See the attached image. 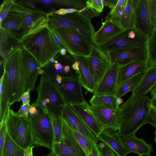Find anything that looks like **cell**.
Here are the masks:
<instances>
[{"label": "cell", "mask_w": 156, "mask_h": 156, "mask_svg": "<svg viewBox=\"0 0 156 156\" xmlns=\"http://www.w3.org/2000/svg\"><path fill=\"white\" fill-rule=\"evenodd\" d=\"M151 107V99L146 94L129 98L119 107L121 117L118 134L123 137L135 135L138 130L147 124Z\"/></svg>", "instance_id": "cell-1"}, {"label": "cell", "mask_w": 156, "mask_h": 156, "mask_svg": "<svg viewBox=\"0 0 156 156\" xmlns=\"http://www.w3.org/2000/svg\"><path fill=\"white\" fill-rule=\"evenodd\" d=\"M33 4L30 0H14L7 17L18 23L20 40L48 26V14L36 9Z\"/></svg>", "instance_id": "cell-2"}, {"label": "cell", "mask_w": 156, "mask_h": 156, "mask_svg": "<svg viewBox=\"0 0 156 156\" xmlns=\"http://www.w3.org/2000/svg\"><path fill=\"white\" fill-rule=\"evenodd\" d=\"M18 43L33 56L41 68L48 64L61 49L54 40L48 26L25 37Z\"/></svg>", "instance_id": "cell-3"}, {"label": "cell", "mask_w": 156, "mask_h": 156, "mask_svg": "<svg viewBox=\"0 0 156 156\" xmlns=\"http://www.w3.org/2000/svg\"><path fill=\"white\" fill-rule=\"evenodd\" d=\"M23 48L17 47L10 51L3 61V70L7 74L10 105L20 102L25 92L22 68V59Z\"/></svg>", "instance_id": "cell-4"}, {"label": "cell", "mask_w": 156, "mask_h": 156, "mask_svg": "<svg viewBox=\"0 0 156 156\" xmlns=\"http://www.w3.org/2000/svg\"><path fill=\"white\" fill-rule=\"evenodd\" d=\"M36 90L38 97L33 104L41 107L51 117L61 118L66 104L55 81L41 76Z\"/></svg>", "instance_id": "cell-5"}, {"label": "cell", "mask_w": 156, "mask_h": 156, "mask_svg": "<svg viewBox=\"0 0 156 156\" xmlns=\"http://www.w3.org/2000/svg\"><path fill=\"white\" fill-rule=\"evenodd\" d=\"M49 18L48 26L51 29L62 27L77 33L91 45H94V27L91 20L77 12L60 15L50 12L48 13Z\"/></svg>", "instance_id": "cell-6"}, {"label": "cell", "mask_w": 156, "mask_h": 156, "mask_svg": "<svg viewBox=\"0 0 156 156\" xmlns=\"http://www.w3.org/2000/svg\"><path fill=\"white\" fill-rule=\"evenodd\" d=\"M35 106L38 110L37 113L34 115H28L27 117L31 126L35 144L53 151L54 135L51 117L41 107Z\"/></svg>", "instance_id": "cell-7"}, {"label": "cell", "mask_w": 156, "mask_h": 156, "mask_svg": "<svg viewBox=\"0 0 156 156\" xmlns=\"http://www.w3.org/2000/svg\"><path fill=\"white\" fill-rule=\"evenodd\" d=\"M7 132L11 139L25 150L35 144L31 126L27 118L18 116L9 109L6 121Z\"/></svg>", "instance_id": "cell-8"}, {"label": "cell", "mask_w": 156, "mask_h": 156, "mask_svg": "<svg viewBox=\"0 0 156 156\" xmlns=\"http://www.w3.org/2000/svg\"><path fill=\"white\" fill-rule=\"evenodd\" d=\"M65 48L72 56L87 57L90 55L92 45L80 34L70 29L62 27L53 29Z\"/></svg>", "instance_id": "cell-9"}, {"label": "cell", "mask_w": 156, "mask_h": 156, "mask_svg": "<svg viewBox=\"0 0 156 156\" xmlns=\"http://www.w3.org/2000/svg\"><path fill=\"white\" fill-rule=\"evenodd\" d=\"M63 137L54 143L53 151L57 156H87L76 140L73 130L62 117Z\"/></svg>", "instance_id": "cell-10"}, {"label": "cell", "mask_w": 156, "mask_h": 156, "mask_svg": "<svg viewBox=\"0 0 156 156\" xmlns=\"http://www.w3.org/2000/svg\"><path fill=\"white\" fill-rule=\"evenodd\" d=\"M110 64L117 63L120 66L134 61H147L146 47H131L114 50L107 53Z\"/></svg>", "instance_id": "cell-11"}, {"label": "cell", "mask_w": 156, "mask_h": 156, "mask_svg": "<svg viewBox=\"0 0 156 156\" xmlns=\"http://www.w3.org/2000/svg\"><path fill=\"white\" fill-rule=\"evenodd\" d=\"M129 29L123 30L105 42L95 45L106 53L119 48L131 47H146L147 38L142 37L132 39L129 37L128 36Z\"/></svg>", "instance_id": "cell-12"}, {"label": "cell", "mask_w": 156, "mask_h": 156, "mask_svg": "<svg viewBox=\"0 0 156 156\" xmlns=\"http://www.w3.org/2000/svg\"><path fill=\"white\" fill-rule=\"evenodd\" d=\"M86 58L91 73L97 85L110 65L109 58L106 53L94 44L92 46L90 55Z\"/></svg>", "instance_id": "cell-13"}, {"label": "cell", "mask_w": 156, "mask_h": 156, "mask_svg": "<svg viewBox=\"0 0 156 156\" xmlns=\"http://www.w3.org/2000/svg\"><path fill=\"white\" fill-rule=\"evenodd\" d=\"M21 65L25 92L32 91L34 89L35 83L41 67L33 56L24 49Z\"/></svg>", "instance_id": "cell-14"}, {"label": "cell", "mask_w": 156, "mask_h": 156, "mask_svg": "<svg viewBox=\"0 0 156 156\" xmlns=\"http://www.w3.org/2000/svg\"><path fill=\"white\" fill-rule=\"evenodd\" d=\"M75 61L73 56L65 55L60 60H55L54 63H49L41 68L39 71V75L52 80L57 76L68 78L72 65Z\"/></svg>", "instance_id": "cell-15"}, {"label": "cell", "mask_w": 156, "mask_h": 156, "mask_svg": "<svg viewBox=\"0 0 156 156\" xmlns=\"http://www.w3.org/2000/svg\"><path fill=\"white\" fill-rule=\"evenodd\" d=\"M120 66L117 63L110 64L102 77L97 85L94 95H113L116 96Z\"/></svg>", "instance_id": "cell-16"}, {"label": "cell", "mask_w": 156, "mask_h": 156, "mask_svg": "<svg viewBox=\"0 0 156 156\" xmlns=\"http://www.w3.org/2000/svg\"><path fill=\"white\" fill-rule=\"evenodd\" d=\"M133 28L147 39L153 29L151 21L148 0H137L135 9Z\"/></svg>", "instance_id": "cell-17"}, {"label": "cell", "mask_w": 156, "mask_h": 156, "mask_svg": "<svg viewBox=\"0 0 156 156\" xmlns=\"http://www.w3.org/2000/svg\"><path fill=\"white\" fill-rule=\"evenodd\" d=\"M55 83L66 104H81L85 100L78 79L62 78L60 83Z\"/></svg>", "instance_id": "cell-18"}, {"label": "cell", "mask_w": 156, "mask_h": 156, "mask_svg": "<svg viewBox=\"0 0 156 156\" xmlns=\"http://www.w3.org/2000/svg\"><path fill=\"white\" fill-rule=\"evenodd\" d=\"M62 117L73 130L79 132L89 139L98 143L97 137L69 104H66L64 107Z\"/></svg>", "instance_id": "cell-19"}, {"label": "cell", "mask_w": 156, "mask_h": 156, "mask_svg": "<svg viewBox=\"0 0 156 156\" xmlns=\"http://www.w3.org/2000/svg\"><path fill=\"white\" fill-rule=\"evenodd\" d=\"M69 105L98 137L104 129V127L96 116L87 101L85 100L81 104Z\"/></svg>", "instance_id": "cell-20"}, {"label": "cell", "mask_w": 156, "mask_h": 156, "mask_svg": "<svg viewBox=\"0 0 156 156\" xmlns=\"http://www.w3.org/2000/svg\"><path fill=\"white\" fill-rule=\"evenodd\" d=\"M90 107L104 128H109L118 131L121 117L119 108L114 109L91 105Z\"/></svg>", "instance_id": "cell-21"}, {"label": "cell", "mask_w": 156, "mask_h": 156, "mask_svg": "<svg viewBox=\"0 0 156 156\" xmlns=\"http://www.w3.org/2000/svg\"><path fill=\"white\" fill-rule=\"evenodd\" d=\"M121 137L117 131L104 128L97 138L98 141L103 142L111 148L116 156H126L130 152L122 142Z\"/></svg>", "instance_id": "cell-22"}, {"label": "cell", "mask_w": 156, "mask_h": 156, "mask_svg": "<svg viewBox=\"0 0 156 156\" xmlns=\"http://www.w3.org/2000/svg\"><path fill=\"white\" fill-rule=\"evenodd\" d=\"M34 3H38L47 5H55L63 8L74 9L78 10L80 13L91 20L95 17L96 12L88 8L86 5V1L82 0H30Z\"/></svg>", "instance_id": "cell-23"}, {"label": "cell", "mask_w": 156, "mask_h": 156, "mask_svg": "<svg viewBox=\"0 0 156 156\" xmlns=\"http://www.w3.org/2000/svg\"><path fill=\"white\" fill-rule=\"evenodd\" d=\"M149 67L147 61H134L120 66L117 88L134 76L144 73Z\"/></svg>", "instance_id": "cell-24"}, {"label": "cell", "mask_w": 156, "mask_h": 156, "mask_svg": "<svg viewBox=\"0 0 156 156\" xmlns=\"http://www.w3.org/2000/svg\"><path fill=\"white\" fill-rule=\"evenodd\" d=\"M121 140L130 153H135L138 156H151L154 151L152 145L147 143L143 138H139L135 135L121 137Z\"/></svg>", "instance_id": "cell-25"}, {"label": "cell", "mask_w": 156, "mask_h": 156, "mask_svg": "<svg viewBox=\"0 0 156 156\" xmlns=\"http://www.w3.org/2000/svg\"><path fill=\"white\" fill-rule=\"evenodd\" d=\"M75 61L79 65L78 80L82 86L93 94L97 86L91 73L85 57L74 55Z\"/></svg>", "instance_id": "cell-26"}, {"label": "cell", "mask_w": 156, "mask_h": 156, "mask_svg": "<svg viewBox=\"0 0 156 156\" xmlns=\"http://www.w3.org/2000/svg\"><path fill=\"white\" fill-rule=\"evenodd\" d=\"M123 30L119 25L106 18L100 28L94 34V44H101Z\"/></svg>", "instance_id": "cell-27"}, {"label": "cell", "mask_w": 156, "mask_h": 156, "mask_svg": "<svg viewBox=\"0 0 156 156\" xmlns=\"http://www.w3.org/2000/svg\"><path fill=\"white\" fill-rule=\"evenodd\" d=\"M156 85V66L149 67L144 73L143 77L131 97L136 98L150 92Z\"/></svg>", "instance_id": "cell-28"}, {"label": "cell", "mask_w": 156, "mask_h": 156, "mask_svg": "<svg viewBox=\"0 0 156 156\" xmlns=\"http://www.w3.org/2000/svg\"><path fill=\"white\" fill-rule=\"evenodd\" d=\"M0 125L6 118L10 109L9 95L8 76L6 72H3L0 79Z\"/></svg>", "instance_id": "cell-29"}, {"label": "cell", "mask_w": 156, "mask_h": 156, "mask_svg": "<svg viewBox=\"0 0 156 156\" xmlns=\"http://www.w3.org/2000/svg\"><path fill=\"white\" fill-rule=\"evenodd\" d=\"M137 0H127L126 5L119 21L123 30L133 27L135 9Z\"/></svg>", "instance_id": "cell-30"}, {"label": "cell", "mask_w": 156, "mask_h": 156, "mask_svg": "<svg viewBox=\"0 0 156 156\" xmlns=\"http://www.w3.org/2000/svg\"><path fill=\"white\" fill-rule=\"evenodd\" d=\"M115 97L113 95H93L89 102L91 106L117 109L119 106L115 101Z\"/></svg>", "instance_id": "cell-31"}, {"label": "cell", "mask_w": 156, "mask_h": 156, "mask_svg": "<svg viewBox=\"0 0 156 156\" xmlns=\"http://www.w3.org/2000/svg\"><path fill=\"white\" fill-rule=\"evenodd\" d=\"M146 48L147 63L149 67L156 66V27L147 39Z\"/></svg>", "instance_id": "cell-32"}, {"label": "cell", "mask_w": 156, "mask_h": 156, "mask_svg": "<svg viewBox=\"0 0 156 156\" xmlns=\"http://www.w3.org/2000/svg\"><path fill=\"white\" fill-rule=\"evenodd\" d=\"M25 150L14 142L6 132L3 156H24Z\"/></svg>", "instance_id": "cell-33"}, {"label": "cell", "mask_w": 156, "mask_h": 156, "mask_svg": "<svg viewBox=\"0 0 156 156\" xmlns=\"http://www.w3.org/2000/svg\"><path fill=\"white\" fill-rule=\"evenodd\" d=\"M143 75L144 73L137 75L118 87L116 97L122 98L128 92H133L140 82Z\"/></svg>", "instance_id": "cell-34"}, {"label": "cell", "mask_w": 156, "mask_h": 156, "mask_svg": "<svg viewBox=\"0 0 156 156\" xmlns=\"http://www.w3.org/2000/svg\"><path fill=\"white\" fill-rule=\"evenodd\" d=\"M127 0H118L116 6L108 13L106 18L118 25L119 20L127 3Z\"/></svg>", "instance_id": "cell-35"}, {"label": "cell", "mask_w": 156, "mask_h": 156, "mask_svg": "<svg viewBox=\"0 0 156 156\" xmlns=\"http://www.w3.org/2000/svg\"><path fill=\"white\" fill-rule=\"evenodd\" d=\"M73 131L76 140L87 156L91 151V140L79 132L73 130Z\"/></svg>", "instance_id": "cell-36"}, {"label": "cell", "mask_w": 156, "mask_h": 156, "mask_svg": "<svg viewBox=\"0 0 156 156\" xmlns=\"http://www.w3.org/2000/svg\"><path fill=\"white\" fill-rule=\"evenodd\" d=\"M51 117L54 135V143L60 142L63 137L62 116L59 119Z\"/></svg>", "instance_id": "cell-37"}, {"label": "cell", "mask_w": 156, "mask_h": 156, "mask_svg": "<svg viewBox=\"0 0 156 156\" xmlns=\"http://www.w3.org/2000/svg\"><path fill=\"white\" fill-rule=\"evenodd\" d=\"M14 2V0H4L0 5V25L7 16Z\"/></svg>", "instance_id": "cell-38"}, {"label": "cell", "mask_w": 156, "mask_h": 156, "mask_svg": "<svg viewBox=\"0 0 156 156\" xmlns=\"http://www.w3.org/2000/svg\"><path fill=\"white\" fill-rule=\"evenodd\" d=\"M150 16L153 30L156 27V0H148Z\"/></svg>", "instance_id": "cell-39"}, {"label": "cell", "mask_w": 156, "mask_h": 156, "mask_svg": "<svg viewBox=\"0 0 156 156\" xmlns=\"http://www.w3.org/2000/svg\"><path fill=\"white\" fill-rule=\"evenodd\" d=\"M86 5L88 8L98 13L102 12L104 8L102 0H87Z\"/></svg>", "instance_id": "cell-40"}, {"label": "cell", "mask_w": 156, "mask_h": 156, "mask_svg": "<svg viewBox=\"0 0 156 156\" xmlns=\"http://www.w3.org/2000/svg\"><path fill=\"white\" fill-rule=\"evenodd\" d=\"M7 117L3 123L0 125V156H3L5 136L7 132Z\"/></svg>", "instance_id": "cell-41"}, {"label": "cell", "mask_w": 156, "mask_h": 156, "mask_svg": "<svg viewBox=\"0 0 156 156\" xmlns=\"http://www.w3.org/2000/svg\"><path fill=\"white\" fill-rule=\"evenodd\" d=\"M98 146L102 156H115L113 150L103 142L98 143Z\"/></svg>", "instance_id": "cell-42"}, {"label": "cell", "mask_w": 156, "mask_h": 156, "mask_svg": "<svg viewBox=\"0 0 156 156\" xmlns=\"http://www.w3.org/2000/svg\"><path fill=\"white\" fill-rule=\"evenodd\" d=\"M147 123L156 128V108L151 106L148 115Z\"/></svg>", "instance_id": "cell-43"}, {"label": "cell", "mask_w": 156, "mask_h": 156, "mask_svg": "<svg viewBox=\"0 0 156 156\" xmlns=\"http://www.w3.org/2000/svg\"><path fill=\"white\" fill-rule=\"evenodd\" d=\"M31 106L29 103L21 105L19 110L16 112L17 115L20 117L27 118Z\"/></svg>", "instance_id": "cell-44"}, {"label": "cell", "mask_w": 156, "mask_h": 156, "mask_svg": "<svg viewBox=\"0 0 156 156\" xmlns=\"http://www.w3.org/2000/svg\"><path fill=\"white\" fill-rule=\"evenodd\" d=\"M91 143V151L87 156H102L99 148L98 143L92 140Z\"/></svg>", "instance_id": "cell-45"}, {"label": "cell", "mask_w": 156, "mask_h": 156, "mask_svg": "<svg viewBox=\"0 0 156 156\" xmlns=\"http://www.w3.org/2000/svg\"><path fill=\"white\" fill-rule=\"evenodd\" d=\"M75 12H77L80 13V12L76 9L66 8H62L57 11L51 12L50 13L60 15H63Z\"/></svg>", "instance_id": "cell-46"}, {"label": "cell", "mask_w": 156, "mask_h": 156, "mask_svg": "<svg viewBox=\"0 0 156 156\" xmlns=\"http://www.w3.org/2000/svg\"><path fill=\"white\" fill-rule=\"evenodd\" d=\"M118 0H102L104 6H107L112 9L116 5Z\"/></svg>", "instance_id": "cell-47"}, {"label": "cell", "mask_w": 156, "mask_h": 156, "mask_svg": "<svg viewBox=\"0 0 156 156\" xmlns=\"http://www.w3.org/2000/svg\"><path fill=\"white\" fill-rule=\"evenodd\" d=\"M51 32L54 40L60 49L65 48L61 40L55 33L53 29H51Z\"/></svg>", "instance_id": "cell-48"}, {"label": "cell", "mask_w": 156, "mask_h": 156, "mask_svg": "<svg viewBox=\"0 0 156 156\" xmlns=\"http://www.w3.org/2000/svg\"><path fill=\"white\" fill-rule=\"evenodd\" d=\"M30 90L25 92L21 96L20 100L22 102L23 105L29 103L30 102Z\"/></svg>", "instance_id": "cell-49"}, {"label": "cell", "mask_w": 156, "mask_h": 156, "mask_svg": "<svg viewBox=\"0 0 156 156\" xmlns=\"http://www.w3.org/2000/svg\"><path fill=\"white\" fill-rule=\"evenodd\" d=\"M35 145H33L25 149L24 156H33V149Z\"/></svg>", "instance_id": "cell-50"}, {"label": "cell", "mask_w": 156, "mask_h": 156, "mask_svg": "<svg viewBox=\"0 0 156 156\" xmlns=\"http://www.w3.org/2000/svg\"><path fill=\"white\" fill-rule=\"evenodd\" d=\"M72 68L74 70L78 73L79 70V62L76 61L72 65Z\"/></svg>", "instance_id": "cell-51"}, {"label": "cell", "mask_w": 156, "mask_h": 156, "mask_svg": "<svg viewBox=\"0 0 156 156\" xmlns=\"http://www.w3.org/2000/svg\"><path fill=\"white\" fill-rule=\"evenodd\" d=\"M151 99V106L156 108V94L152 96Z\"/></svg>", "instance_id": "cell-52"}, {"label": "cell", "mask_w": 156, "mask_h": 156, "mask_svg": "<svg viewBox=\"0 0 156 156\" xmlns=\"http://www.w3.org/2000/svg\"><path fill=\"white\" fill-rule=\"evenodd\" d=\"M115 101L119 105L122 104L123 102V100L121 97H115Z\"/></svg>", "instance_id": "cell-53"}, {"label": "cell", "mask_w": 156, "mask_h": 156, "mask_svg": "<svg viewBox=\"0 0 156 156\" xmlns=\"http://www.w3.org/2000/svg\"><path fill=\"white\" fill-rule=\"evenodd\" d=\"M67 51L66 48H63L60 49L59 53L61 55H66Z\"/></svg>", "instance_id": "cell-54"}, {"label": "cell", "mask_w": 156, "mask_h": 156, "mask_svg": "<svg viewBox=\"0 0 156 156\" xmlns=\"http://www.w3.org/2000/svg\"><path fill=\"white\" fill-rule=\"evenodd\" d=\"M151 97L156 94V85L150 92Z\"/></svg>", "instance_id": "cell-55"}, {"label": "cell", "mask_w": 156, "mask_h": 156, "mask_svg": "<svg viewBox=\"0 0 156 156\" xmlns=\"http://www.w3.org/2000/svg\"><path fill=\"white\" fill-rule=\"evenodd\" d=\"M44 156H57V155L53 151L51 150L48 154Z\"/></svg>", "instance_id": "cell-56"}, {"label": "cell", "mask_w": 156, "mask_h": 156, "mask_svg": "<svg viewBox=\"0 0 156 156\" xmlns=\"http://www.w3.org/2000/svg\"><path fill=\"white\" fill-rule=\"evenodd\" d=\"M155 136L154 141H155V142L156 143V129L155 132Z\"/></svg>", "instance_id": "cell-57"}, {"label": "cell", "mask_w": 156, "mask_h": 156, "mask_svg": "<svg viewBox=\"0 0 156 156\" xmlns=\"http://www.w3.org/2000/svg\"></svg>", "instance_id": "cell-58"}]
</instances>
